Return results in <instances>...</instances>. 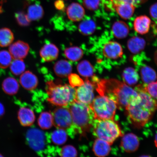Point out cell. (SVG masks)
<instances>
[{"label": "cell", "mask_w": 157, "mask_h": 157, "mask_svg": "<svg viewBox=\"0 0 157 157\" xmlns=\"http://www.w3.org/2000/svg\"><path fill=\"white\" fill-rule=\"evenodd\" d=\"M14 40V35L9 28L0 29V46L6 47L10 46Z\"/></svg>", "instance_id": "obj_27"}, {"label": "cell", "mask_w": 157, "mask_h": 157, "mask_svg": "<svg viewBox=\"0 0 157 157\" xmlns=\"http://www.w3.org/2000/svg\"><path fill=\"white\" fill-rule=\"evenodd\" d=\"M20 107L18 111V119L23 126L32 125L35 121V115L32 109L26 105L19 104Z\"/></svg>", "instance_id": "obj_12"}, {"label": "cell", "mask_w": 157, "mask_h": 157, "mask_svg": "<svg viewBox=\"0 0 157 157\" xmlns=\"http://www.w3.org/2000/svg\"><path fill=\"white\" fill-rule=\"evenodd\" d=\"M68 133L64 129L57 128L50 135V141L56 145H62L66 142Z\"/></svg>", "instance_id": "obj_26"}, {"label": "cell", "mask_w": 157, "mask_h": 157, "mask_svg": "<svg viewBox=\"0 0 157 157\" xmlns=\"http://www.w3.org/2000/svg\"><path fill=\"white\" fill-rule=\"evenodd\" d=\"M64 53L67 58L72 62L79 60L83 55V51L78 47H71L67 48L64 50Z\"/></svg>", "instance_id": "obj_31"}, {"label": "cell", "mask_w": 157, "mask_h": 157, "mask_svg": "<svg viewBox=\"0 0 157 157\" xmlns=\"http://www.w3.org/2000/svg\"><path fill=\"white\" fill-rule=\"evenodd\" d=\"M154 60L155 63L157 65V50L155 52L154 54Z\"/></svg>", "instance_id": "obj_44"}, {"label": "cell", "mask_w": 157, "mask_h": 157, "mask_svg": "<svg viewBox=\"0 0 157 157\" xmlns=\"http://www.w3.org/2000/svg\"><path fill=\"white\" fill-rule=\"evenodd\" d=\"M5 109L3 104L0 102V119L3 117L5 114Z\"/></svg>", "instance_id": "obj_43"}, {"label": "cell", "mask_w": 157, "mask_h": 157, "mask_svg": "<svg viewBox=\"0 0 157 157\" xmlns=\"http://www.w3.org/2000/svg\"><path fill=\"white\" fill-rule=\"evenodd\" d=\"M136 90L138 95L125 109L131 122L141 127L148 122L157 109V100L149 95L142 86H137Z\"/></svg>", "instance_id": "obj_1"}, {"label": "cell", "mask_w": 157, "mask_h": 157, "mask_svg": "<svg viewBox=\"0 0 157 157\" xmlns=\"http://www.w3.org/2000/svg\"><path fill=\"white\" fill-rule=\"evenodd\" d=\"M139 157H151L148 155H143Z\"/></svg>", "instance_id": "obj_46"}, {"label": "cell", "mask_w": 157, "mask_h": 157, "mask_svg": "<svg viewBox=\"0 0 157 157\" xmlns=\"http://www.w3.org/2000/svg\"><path fill=\"white\" fill-rule=\"evenodd\" d=\"M2 87L4 92L9 95L16 94L19 89V84L17 80L13 77L7 78L3 80Z\"/></svg>", "instance_id": "obj_23"}, {"label": "cell", "mask_w": 157, "mask_h": 157, "mask_svg": "<svg viewBox=\"0 0 157 157\" xmlns=\"http://www.w3.org/2000/svg\"><path fill=\"white\" fill-rule=\"evenodd\" d=\"M78 71L82 76L88 78L93 75V67L89 62L83 60L79 63L77 66Z\"/></svg>", "instance_id": "obj_30"}, {"label": "cell", "mask_w": 157, "mask_h": 157, "mask_svg": "<svg viewBox=\"0 0 157 157\" xmlns=\"http://www.w3.org/2000/svg\"><path fill=\"white\" fill-rule=\"evenodd\" d=\"M52 114L53 124L57 128L64 129L68 134L72 136L76 133L72 122L71 113L68 107L57 108Z\"/></svg>", "instance_id": "obj_8"}, {"label": "cell", "mask_w": 157, "mask_h": 157, "mask_svg": "<svg viewBox=\"0 0 157 157\" xmlns=\"http://www.w3.org/2000/svg\"><path fill=\"white\" fill-rule=\"evenodd\" d=\"M96 25L94 21L90 19L82 21L78 25V30L82 34L89 35L95 32Z\"/></svg>", "instance_id": "obj_29"}, {"label": "cell", "mask_w": 157, "mask_h": 157, "mask_svg": "<svg viewBox=\"0 0 157 157\" xmlns=\"http://www.w3.org/2000/svg\"><path fill=\"white\" fill-rule=\"evenodd\" d=\"M110 3L111 4L119 3L121 2L129 3L136 6L143 3H144L147 1V0H109Z\"/></svg>", "instance_id": "obj_40"}, {"label": "cell", "mask_w": 157, "mask_h": 157, "mask_svg": "<svg viewBox=\"0 0 157 157\" xmlns=\"http://www.w3.org/2000/svg\"><path fill=\"white\" fill-rule=\"evenodd\" d=\"M59 49L56 45L49 43L45 44L41 49V58L45 62H50L56 60L59 55Z\"/></svg>", "instance_id": "obj_15"}, {"label": "cell", "mask_w": 157, "mask_h": 157, "mask_svg": "<svg viewBox=\"0 0 157 157\" xmlns=\"http://www.w3.org/2000/svg\"><path fill=\"white\" fill-rule=\"evenodd\" d=\"M95 119H113L117 108L116 103L108 96L99 94L89 105Z\"/></svg>", "instance_id": "obj_6"}, {"label": "cell", "mask_w": 157, "mask_h": 157, "mask_svg": "<svg viewBox=\"0 0 157 157\" xmlns=\"http://www.w3.org/2000/svg\"><path fill=\"white\" fill-rule=\"evenodd\" d=\"M27 144L39 154H46L50 150L48 143L50 142V136L36 128L29 129L26 134Z\"/></svg>", "instance_id": "obj_7"}, {"label": "cell", "mask_w": 157, "mask_h": 157, "mask_svg": "<svg viewBox=\"0 0 157 157\" xmlns=\"http://www.w3.org/2000/svg\"><path fill=\"white\" fill-rule=\"evenodd\" d=\"M9 46V52L14 59H23L29 53V45L23 41H17Z\"/></svg>", "instance_id": "obj_11"}, {"label": "cell", "mask_w": 157, "mask_h": 157, "mask_svg": "<svg viewBox=\"0 0 157 157\" xmlns=\"http://www.w3.org/2000/svg\"><path fill=\"white\" fill-rule=\"evenodd\" d=\"M144 88L145 91L152 97L157 98V81L151 82Z\"/></svg>", "instance_id": "obj_39"}, {"label": "cell", "mask_w": 157, "mask_h": 157, "mask_svg": "<svg viewBox=\"0 0 157 157\" xmlns=\"http://www.w3.org/2000/svg\"><path fill=\"white\" fill-rule=\"evenodd\" d=\"M139 139L136 135L129 133L123 136L121 146L124 151L131 153L137 150L139 146Z\"/></svg>", "instance_id": "obj_14"}, {"label": "cell", "mask_w": 157, "mask_h": 157, "mask_svg": "<svg viewBox=\"0 0 157 157\" xmlns=\"http://www.w3.org/2000/svg\"><path fill=\"white\" fill-rule=\"evenodd\" d=\"M26 14L30 21H37L43 17L44 15V10L40 5H33L29 6L28 8Z\"/></svg>", "instance_id": "obj_28"}, {"label": "cell", "mask_w": 157, "mask_h": 157, "mask_svg": "<svg viewBox=\"0 0 157 157\" xmlns=\"http://www.w3.org/2000/svg\"><path fill=\"white\" fill-rule=\"evenodd\" d=\"M112 7L124 19H130L134 13L136 6L132 4L121 2L111 4Z\"/></svg>", "instance_id": "obj_13"}, {"label": "cell", "mask_w": 157, "mask_h": 157, "mask_svg": "<svg viewBox=\"0 0 157 157\" xmlns=\"http://www.w3.org/2000/svg\"><path fill=\"white\" fill-rule=\"evenodd\" d=\"M93 82L87 79L81 86L76 88V99L80 102L90 105L94 99Z\"/></svg>", "instance_id": "obj_9"}, {"label": "cell", "mask_w": 157, "mask_h": 157, "mask_svg": "<svg viewBox=\"0 0 157 157\" xmlns=\"http://www.w3.org/2000/svg\"><path fill=\"white\" fill-rule=\"evenodd\" d=\"M10 67L12 73L19 76L25 72V65L23 59H14L12 62Z\"/></svg>", "instance_id": "obj_33"}, {"label": "cell", "mask_w": 157, "mask_h": 157, "mask_svg": "<svg viewBox=\"0 0 157 157\" xmlns=\"http://www.w3.org/2000/svg\"><path fill=\"white\" fill-rule=\"evenodd\" d=\"M38 125L41 128L48 129L53 124V117L52 114L48 112H44L41 113L38 119Z\"/></svg>", "instance_id": "obj_32"}, {"label": "cell", "mask_w": 157, "mask_h": 157, "mask_svg": "<svg viewBox=\"0 0 157 157\" xmlns=\"http://www.w3.org/2000/svg\"><path fill=\"white\" fill-rule=\"evenodd\" d=\"M46 91L48 101L59 107H68L76 100V88L68 84H56L52 80L47 82Z\"/></svg>", "instance_id": "obj_3"}, {"label": "cell", "mask_w": 157, "mask_h": 157, "mask_svg": "<svg viewBox=\"0 0 157 157\" xmlns=\"http://www.w3.org/2000/svg\"><path fill=\"white\" fill-rule=\"evenodd\" d=\"M103 53L105 58L113 60L121 58L123 54L122 47L115 41L106 43L103 47Z\"/></svg>", "instance_id": "obj_10"}, {"label": "cell", "mask_w": 157, "mask_h": 157, "mask_svg": "<svg viewBox=\"0 0 157 157\" xmlns=\"http://www.w3.org/2000/svg\"><path fill=\"white\" fill-rule=\"evenodd\" d=\"M15 17L17 23L21 26H27L31 22L27 14L23 12H18L16 13Z\"/></svg>", "instance_id": "obj_36"}, {"label": "cell", "mask_w": 157, "mask_h": 157, "mask_svg": "<svg viewBox=\"0 0 157 157\" xmlns=\"http://www.w3.org/2000/svg\"><path fill=\"white\" fill-rule=\"evenodd\" d=\"M151 20L146 15H140L135 19L133 22V27L135 30L138 34L144 35L147 34L150 30Z\"/></svg>", "instance_id": "obj_18"}, {"label": "cell", "mask_w": 157, "mask_h": 157, "mask_svg": "<svg viewBox=\"0 0 157 157\" xmlns=\"http://www.w3.org/2000/svg\"><path fill=\"white\" fill-rule=\"evenodd\" d=\"M111 144L101 139L97 138L94 142L93 150L94 154L98 157H105L111 151Z\"/></svg>", "instance_id": "obj_19"}, {"label": "cell", "mask_w": 157, "mask_h": 157, "mask_svg": "<svg viewBox=\"0 0 157 157\" xmlns=\"http://www.w3.org/2000/svg\"><path fill=\"white\" fill-rule=\"evenodd\" d=\"M112 30L114 36L119 39L126 38L129 33L128 25L122 21H116L113 25Z\"/></svg>", "instance_id": "obj_21"}, {"label": "cell", "mask_w": 157, "mask_h": 157, "mask_svg": "<svg viewBox=\"0 0 157 157\" xmlns=\"http://www.w3.org/2000/svg\"><path fill=\"white\" fill-rule=\"evenodd\" d=\"M151 16L153 19L157 20V3L153 4L150 9Z\"/></svg>", "instance_id": "obj_41"}, {"label": "cell", "mask_w": 157, "mask_h": 157, "mask_svg": "<svg viewBox=\"0 0 157 157\" xmlns=\"http://www.w3.org/2000/svg\"><path fill=\"white\" fill-rule=\"evenodd\" d=\"M13 59L9 51H0V68L6 69L9 67L13 61Z\"/></svg>", "instance_id": "obj_34"}, {"label": "cell", "mask_w": 157, "mask_h": 157, "mask_svg": "<svg viewBox=\"0 0 157 157\" xmlns=\"http://www.w3.org/2000/svg\"><path fill=\"white\" fill-rule=\"evenodd\" d=\"M55 73L59 77H67L71 74L72 67L70 63L66 60L58 61L54 66Z\"/></svg>", "instance_id": "obj_20"}, {"label": "cell", "mask_w": 157, "mask_h": 157, "mask_svg": "<svg viewBox=\"0 0 157 157\" xmlns=\"http://www.w3.org/2000/svg\"><path fill=\"white\" fill-rule=\"evenodd\" d=\"M68 18L73 21L82 20L85 16L84 8L77 3H73L68 6L66 10Z\"/></svg>", "instance_id": "obj_16"}, {"label": "cell", "mask_w": 157, "mask_h": 157, "mask_svg": "<svg viewBox=\"0 0 157 157\" xmlns=\"http://www.w3.org/2000/svg\"><path fill=\"white\" fill-rule=\"evenodd\" d=\"M1 9H0V12H1Z\"/></svg>", "instance_id": "obj_48"}, {"label": "cell", "mask_w": 157, "mask_h": 157, "mask_svg": "<svg viewBox=\"0 0 157 157\" xmlns=\"http://www.w3.org/2000/svg\"><path fill=\"white\" fill-rule=\"evenodd\" d=\"M154 142L155 146L157 148V132L155 135V136Z\"/></svg>", "instance_id": "obj_45"}, {"label": "cell", "mask_w": 157, "mask_h": 157, "mask_svg": "<svg viewBox=\"0 0 157 157\" xmlns=\"http://www.w3.org/2000/svg\"><path fill=\"white\" fill-rule=\"evenodd\" d=\"M95 86L99 94L111 98L117 107L125 109L138 95V92L127 84L115 79H97Z\"/></svg>", "instance_id": "obj_2"}, {"label": "cell", "mask_w": 157, "mask_h": 157, "mask_svg": "<svg viewBox=\"0 0 157 157\" xmlns=\"http://www.w3.org/2000/svg\"><path fill=\"white\" fill-rule=\"evenodd\" d=\"M91 128L93 134L111 145L120 136L123 135L120 128L113 119L94 120Z\"/></svg>", "instance_id": "obj_5"}, {"label": "cell", "mask_w": 157, "mask_h": 157, "mask_svg": "<svg viewBox=\"0 0 157 157\" xmlns=\"http://www.w3.org/2000/svg\"><path fill=\"white\" fill-rule=\"evenodd\" d=\"M102 0H83V3L86 9L91 11H95L99 8Z\"/></svg>", "instance_id": "obj_37"}, {"label": "cell", "mask_w": 157, "mask_h": 157, "mask_svg": "<svg viewBox=\"0 0 157 157\" xmlns=\"http://www.w3.org/2000/svg\"><path fill=\"white\" fill-rule=\"evenodd\" d=\"M68 80L70 85L74 88L81 86L84 82L79 76L75 74H71L68 76Z\"/></svg>", "instance_id": "obj_38"}, {"label": "cell", "mask_w": 157, "mask_h": 157, "mask_svg": "<svg viewBox=\"0 0 157 157\" xmlns=\"http://www.w3.org/2000/svg\"><path fill=\"white\" fill-rule=\"evenodd\" d=\"M0 157H4V156L1 154H0Z\"/></svg>", "instance_id": "obj_47"}, {"label": "cell", "mask_w": 157, "mask_h": 157, "mask_svg": "<svg viewBox=\"0 0 157 157\" xmlns=\"http://www.w3.org/2000/svg\"><path fill=\"white\" fill-rule=\"evenodd\" d=\"M146 46V42L142 38L133 37L129 39L127 43V47L131 52L136 54L144 50Z\"/></svg>", "instance_id": "obj_22"}, {"label": "cell", "mask_w": 157, "mask_h": 157, "mask_svg": "<svg viewBox=\"0 0 157 157\" xmlns=\"http://www.w3.org/2000/svg\"><path fill=\"white\" fill-rule=\"evenodd\" d=\"M122 78L125 83L129 86H133L138 82L139 76L135 69L129 67L125 68L124 71Z\"/></svg>", "instance_id": "obj_24"}, {"label": "cell", "mask_w": 157, "mask_h": 157, "mask_svg": "<svg viewBox=\"0 0 157 157\" xmlns=\"http://www.w3.org/2000/svg\"><path fill=\"white\" fill-rule=\"evenodd\" d=\"M60 155V157H77V152L73 146L69 145L62 148Z\"/></svg>", "instance_id": "obj_35"}, {"label": "cell", "mask_w": 157, "mask_h": 157, "mask_svg": "<svg viewBox=\"0 0 157 157\" xmlns=\"http://www.w3.org/2000/svg\"><path fill=\"white\" fill-rule=\"evenodd\" d=\"M55 6L56 8L59 10H62L64 9V3L62 0H58L56 1L55 3Z\"/></svg>", "instance_id": "obj_42"}, {"label": "cell", "mask_w": 157, "mask_h": 157, "mask_svg": "<svg viewBox=\"0 0 157 157\" xmlns=\"http://www.w3.org/2000/svg\"><path fill=\"white\" fill-rule=\"evenodd\" d=\"M140 75L143 82L146 84H149L154 82L157 78L155 71L148 66H143L141 68Z\"/></svg>", "instance_id": "obj_25"}, {"label": "cell", "mask_w": 157, "mask_h": 157, "mask_svg": "<svg viewBox=\"0 0 157 157\" xmlns=\"http://www.w3.org/2000/svg\"><path fill=\"white\" fill-rule=\"evenodd\" d=\"M68 107L76 132L81 134L89 131L95 119L90 106L76 100Z\"/></svg>", "instance_id": "obj_4"}, {"label": "cell", "mask_w": 157, "mask_h": 157, "mask_svg": "<svg viewBox=\"0 0 157 157\" xmlns=\"http://www.w3.org/2000/svg\"><path fill=\"white\" fill-rule=\"evenodd\" d=\"M20 83L25 89L31 91L37 87L38 80L36 76L32 72L26 71L21 75Z\"/></svg>", "instance_id": "obj_17"}]
</instances>
